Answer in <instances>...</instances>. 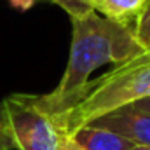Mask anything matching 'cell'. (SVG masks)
<instances>
[{
	"label": "cell",
	"instance_id": "7c38bea8",
	"mask_svg": "<svg viewBox=\"0 0 150 150\" xmlns=\"http://www.w3.org/2000/svg\"><path fill=\"white\" fill-rule=\"evenodd\" d=\"M59 150H84V149H80V147H79V145L74 142V140L68 136V138L63 142V145H61V149H59Z\"/></svg>",
	"mask_w": 150,
	"mask_h": 150
},
{
	"label": "cell",
	"instance_id": "7a4b0ae2",
	"mask_svg": "<svg viewBox=\"0 0 150 150\" xmlns=\"http://www.w3.org/2000/svg\"><path fill=\"white\" fill-rule=\"evenodd\" d=\"M147 96H150V51L117 65L113 70L93 80L86 96L65 119L68 134L101 115L129 107Z\"/></svg>",
	"mask_w": 150,
	"mask_h": 150
},
{
	"label": "cell",
	"instance_id": "5b68a950",
	"mask_svg": "<svg viewBox=\"0 0 150 150\" xmlns=\"http://www.w3.org/2000/svg\"><path fill=\"white\" fill-rule=\"evenodd\" d=\"M70 138L84 150H131L134 147V143L127 138L91 124L75 129Z\"/></svg>",
	"mask_w": 150,
	"mask_h": 150
},
{
	"label": "cell",
	"instance_id": "9c48e42d",
	"mask_svg": "<svg viewBox=\"0 0 150 150\" xmlns=\"http://www.w3.org/2000/svg\"><path fill=\"white\" fill-rule=\"evenodd\" d=\"M0 150H14L12 138L7 131L5 120H4V113H2V105H0Z\"/></svg>",
	"mask_w": 150,
	"mask_h": 150
},
{
	"label": "cell",
	"instance_id": "8992f818",
	"mask_svg": "<svg viewBox=\"0 0 150 150\" xmlns=\"http://www.w3.org/2000/svg\"><path fill=\"white\" fill-rule=\"evenodd\" d=\"M149 0H91V11L105 19L134 30Z\"/></svg>",
	"mask_w": 150,
	"mask_h": 150
},
{
	"label": "cell",
	"instance_id": "52a82bcc",
	"mask_svg": "<svg viewBox=\"0 0 150 150\" xmlns=\"http://www.w3.org/2000/svg\"><path fill=\"white\" fill-rule=\"evenodd\" d=\"M134 35H136V40L140 42V45L145 51H150V0L145 11L142 12L140 19L134 25Z\"/></svg>",
	"mask_w": 150,
	"mask_h": 150
},
{
	"label": "cell",
	"instance_id": "4fadbf2b",
	"mask_svg": "<svg viewBox=\"0 0 150 150\" xmlns=\"http://www.w3.org/2000/svg\"><path fill=\"white\" fill-rule=\"evenodd\" d=\"M131 150H150V147H143V145H134Z\"/></svg>",
	"mask_w": 150,
	"mask_h": 150
},
{
	"label": "cell",
	"instance_id": "277c9868",
	"mask_svg": "<svg viewBox=\"0 0 150 150\" xmlns=\"http://www.w3.org/2000/svg\"><path fill=\"white\" fill-rule=\"evenodd\" d=\"M89 124L113 131L127 138L134 145L150 147V113L134 110L131 107H124L107 115H101L91 120Z\"/></svg>",
	"mask_w": 150,
	"mask_h": 150
},
{
	"label": "cell",
	"instance_id": "30bf717a",
	"mask_svg": "<svg viewBox=\"0 0 150 150\" xmlns=\"http://www.w3.org/2000/svg\"><path fill=\"white\" fill-rule=\"evenodd\" d=\"M129 107L134 108V110H140V112L150 113V96L143 98V100H140V101H136V103H133V105H129Z\"/></svg>",
	"mask_w": 150,
	"mask_h": 150
},
{
	"label": "cell",
	"instance_id": "6da1fadb",
	"mask_svg": "<svg viewBox=\"0 0 150 150\" xmlns=\"http://www.w3.org/2000/svg\"><path fill=\"white\" fill-rule=\"evenodd\" d=\"M145 49L136 40L134 30L87 11L72 18L70 56L58 87L47 94H37L40 105L67 126V115L86 96L91 75L105 65L127 63ZM68 131V129H67Z\"/></svg>",
	"mask_w": 150,
	"mask_h": 150
},
{
	"label": "cell",
	"instance_id": "8fae6325",
	"mask_svg": "<svg viewBox=\"0 0 150 150\" xmlns=\"http://www.w3.org/2000/svg\"><path fill=\"white\" fill-rule=\"evenodd\" d=\"M37 0H9V4L14 7V9H19V11H26L30 9Z\"/></svg>",
	"mask_w": 150,
	"mask_h": 150
},
{
	"label": "cell",
	"instance_id": "ba28073f",
	"mask_svg": "<svg viewBox=\"0 0 150 150\" xmlns=\"http://www.w3.org/2000/svg\"><path fill=\"white\" fill-rule=\"evenodd\" d=\"M52 4H58L59 7H63L70 18L74 16H80L87 11H91V0H49Z\"/></svg>",
	"mask_w": 150,
	"mask_h": 150
},
{
	"label": "cell",
	"instance_id": "3957f363",
	"mask_svg": "<svg viewBox=\"0 0 150 150\" xmlns=\"http://www.w3.org/2000/svg\"><path fill=\"white\" fill-rule=\"evenodd\" d=\"M0 105L14 150H59L70 136L65 122L45 110L37 94H11Z\"/></svg>",
	"mask_w": 150,
	"mask_h": 150
}]
</instances>
